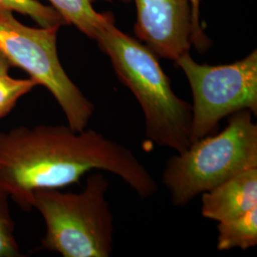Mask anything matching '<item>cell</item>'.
Returning a JSON list of instances; mask_svg holds the SVG:
<instances>
[{
  "mask_svg": "<svg viewBox=\"0 0 257 257\" xmlns=\"http://www.w3.org/2000/svg\"><path fill=\"white\" fill-rule=\"evenodd\" d=\"M60 27H28L14 17L0 14V52L13 67L26 72L37 85L45 87L64 112L68 126L87 128L94 106L66 74L57 55Z\"/></svg>",
  "mask_w": 257,
  "mask_h": 257,
  "instance_id": "5",
  "label": "cell"
},
{
  "mask_svg": "<svg viewBox=\"0 0 257 257\" xmlns=\"http://www.w3.org/2000/svg\"><path fill=\"white\" fill-rule=\"evenodd\" d=\"M218 250L232 248L248 249L257 245V208L236 219L221 222L217 225Z\"/></svg>",
  "mask_w": 257,
  "mask_h": 257,
  "instance_id": "10",
  "label": "cell"
},
{
  "mask_svg": "<svg viewBox=\"0 0 257 257\" xmlns=\"http://www.w3.org/2000/svg\"><path fill=\"white\" fill-rule=\"evenodd\" d=\"M53 8L64 19L66 24H72L91 39L96 37L111 14L97 13L92 3L95 0H49Z\"/></svg>",
  "mask_w": 257,
  "mask_h": 257,
  "instance_id": "9",
  "label": "cell"
},
{
  "mask_svg": "<svg viewBox=\"0 0 257 257\" xmlns=\"http://www.w3.org/2000/svg\"><path fill=\"white\" fill-rule=\"evenodd\" d=\"M10 196L0 189V257L21 256L10 211Z\"/></svg>",
  "mask_w": 257,
  "mask_h": 257,
  "instance_id": "13",
  "label": "cell"
},
{
  "mask_svg": "<svg viewBox=\"0 0 257 257\" xmlns=\"http://www.w3.org/2000/svg\"><path fill=\"white\" fill-rule=\"evenodd\" d=\"M257 208V168L243 171L201 194V213L218 223Z\"/></svg>",
  "mask_w": 257,
  "mask_h": 257,
  "instance_id": "8",
  "label": "cell"
},
{
  "mask_svg": "<svg viewBox=\"0 0 257 257\" xmlns=\"http://www.w3.org/2000/svg\"><path fill=\"white\" fill-rule=\"evenodd\" d=\"M191 2V11H192V44L199 52H202L209 47V40L204 35L203 29L200 24L199 17V5L200 0H190Z\"/></svg>",
  "mask_w": 257,
  "mask_h": 257,
  "instance_id": "14",
  "label": "cell"
},
{
  "mask_svg": "<svg viewBox=\"0 0 257 257\" xmlns=\"http://www.w3.org/2000/svg\"><path fill=\"white\" fill-rule=\"evenodd\" d=\"M120 1H124V2H127L128 0H120Z\"/></svg>",
  "mask_w": 257,
  "mask_h": 257,
  "instance_id": "16",
  "label": "cell"
},
{
  "mask_svg": "<svg viewBox=\"0 0 257 257\" xmlns=\"http://www.w3.org/2000/svg\"><path fill=\"white\" fill-rule=\"evenodd\" d=\"M109 181L89 175L80 193L41 189L33 194L46 231L42 247L64 257H109L113 247V215L107 201Z\"/></svg>",
  "mask_w": 257,
  "mask_h": 257,
  "instance_id": "4",
  "label": "cell"
},
{
  "mask_svg": "<svg viewBox=\"0 0 257 257\" xmlns=\"http://www.w3.org/2000/svg\"><path fill=\"white\" fill-rule=\"evenodd\" d=\"M94 40L109 56L118 79L139 103L146 141L177 154L184 152L191 145L192 107L173 91L156 55L115 27L112 16Z\"/></svg>",
  "mask_w": 257,
  "mask_h": 257,
  "instance_id": "2",
  "label": "cell"
},
{
  "mask_svg": "<svg viewBox=\"0 0 257 257\" xmlns=\"http://www.w3.org/2000/svg\"><path fill=\"white\" fill-rule=\"evenodd\" d=\"M6 12L27 16L36 21L39 27H61L66 24L56 10L37 0H0V14Z\"/></svg>",
  "mask_w": 257,
  "mask_h": 257,
  "instance_id": "11",
  "label": "cell"
},
{
  "mask_svg": "<svg viewBox=\"0 0 257 257\" xmlns=\"http://www.w3.org/2000/svg\"><path fill=\"white\" fill-rule=\"evenodd\" d=\"M93 170L117 175L142 198L158 191L153 175L130 149L94 130L39 125L0 133V189L24 211L32 209L37 190L79 183Z\"/></svg>",
  "mask_w": 257,
  "mask_h": 257,
  "instance_id": "1",
  "label": "cell"
},
{
  "mask_svg": "<svg viewBox=\"0 0 257 257\" xmlns=\"http://www.w3.org/2000/svg\"><path fill=\"white\" fill-rule=\"evenodd\" d=\"M175 63L193 95L191 144L216 132L225 117L243 110L257 114V51L227 65L198 64L185 53Z\"/></svg>",
  "mask_w": 257,
  "mask_h": 257,
  "instance_id": "6",
  "label": "cell"
},
{
  "mask_svg": "<svg viewBox=\"0 0 257 257\" xmlns=\"http://www.w3.org/2000/svg\"><path fill=\"white\" fill-rule=\"evenodd\" d=\"M249 110L229 116L219 134L193 142L168 159L162 182L175 206H184L230 177L257 168V125Z\"/></svg>",
  "mask_w": 257,
  "mask_h": 257,
  "instance_id": "3",
  "label": "cell"
},
{
  "mask_svg": "<svg viewBox=\"0 0 257 257\" xmlns=\"http://www.w3.org/2000/svg\"><path fill=\"white\" fill-rule=\"evenodd\" d=\"M13 66L11 65L9 60L6 56L0 52V76H4L9 74L10 70Z\"/></svg>",
  "mask_w": 257,
  "mask_h": 257,
  "instance_id": "15",
  "label": "cell"
},
{
  "mask_svg": "<svg viewBox=\"0 0 257 257\" xmlns=\"http://www.w3.org/2000/svg\"><path fill=\"white\" fill-rule=\"evenodd\" d=\"M137 37L160 57L176 61L192 46L190 0H135Z\"/></svg>",
  "mask_w": 257,
  "mask_h": 257,
  "instance_id": "7",
  "label": "cell"
},
{
  "mask_svg": "<svg viewBox=\"0 0 257 257\" xmlns=\"http://www.w3.org/2000/svg\"><path fill=\"white\" fill-rule=\"evenodd\" d=\"M38 86L33 78L18 79L10 74L0 76V119L5 117L19 99Z\"/></svg>",
  "mask_w": 257,
  "mask_h": 257,
  "instance_id": "12",
  "label": "cell"
}]
</instances>
